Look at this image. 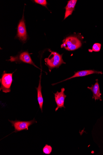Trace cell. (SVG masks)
I'll return each instance as SVG.
<instances>
[{"label": "cell", "instance_id": "6da1fadb", "mask_svg": "<svg viewBox=\"0 0 103 155\" xmlns=\"http://www.w3.org/2000/svg\"><path fill=\"white\" fill-rule=\"evenodd\" d=\"M51 54L48 58L45 59V64L48 67L50 71L54 68H58L62 64H65L62 58L63 54L50 51Z\"/></svg>", "mask_w": 103, "mask_h": 155}, {"label": "cell", "instance_id": "7a4b0ae2", "mask_svg": "<svg viewBox=\"0 0 103 155\" xmlns=\"http://www.w3.org/2000/svg\"><path fill=\"white\" fill-rule=\"evenodd\" d=\"M81 46V42L77 37L69 36L63 41L61 48L68 51H73L80 48Z\"/></svg>", "mask_w": 103, "mask_h": 155}, {"label": "cell", "instance_id": "3957f363", "mask_svg": "<svg viewBox=\"0 0 103 155\" xmlns=\"http://www.w3.org/2000/svg\"><path fill=\"white\" fill-rule=\"evenodd\" d=\"M12 73H7L5 71L3 73L0 79L1 86L0 90L5 93L11 92V88L13 81Z\"/></svg>", "mask_w": 103, "mask_h": 155}, {"label": "cell", "instance_id": "277c9868", "mask_svg": "<svg viewBox=\"0 0 103 155\" xmlns=\"http://www.w3.org/2000/svg\"><path fill=\"white\" fill-rule=\"evenodd\" d=\"M14 127V131L13 133H17L23 130H27L28 128L33 124L37 123L34 118L33 120L28 121H21L16 120L13 121L8 120Z\"/></svg>", "mask_w": 103, "mask_h": 155}, {"label": "cell", "instance_id": "5b68a950", "mask_svg": "<svg viewBox=\"0 0 103 155\" xmlns=\"http://www.w3.org/2000/svg\"><path fill=\"white\" fill-rule=\"evenodd\" d=\"M8 61L11 62L20 61L25 63L32 64L35 67L39 68L34 63L31 57L30 54L27 51L23 52L21 53L19 55L16 56V57L11 56L10 59Z\"/></svg>", "mask_w": 103, "mask_h": 155}, {"label": "cell", "instance_id": "8992f818", "mask_svg": "<svg viewBox=\"0 0 103 155\" xmlns=\"http://www.w3.org/2000/svg\"><path fill=\"white\" fill-rule=\"evenodd\" d=\"M65 91V88H63L61 89V92L57 91L56 93H54L55 101L57 106L55 109L56 111L59 108H62L63 107L66 108L64 106V102L67 96L64 93Z\"/></svg>", "mask_w": 103, "mask_h": 155}, {"label": "cell", "instance_id": "52a82bcc", "mask_svg": "<svg viewBox=\"0 0 103 155\" xmlns=\"http://www.w3.org/2000/svg\"><path fill=\"white\" fill-rule=\"evenodd\" d=\"M17 37L22 41L24 42L27 39V33L24 22V15L20 20L18 28Z\"/></svg>", "mask_w": 103, "mask_h": 155}, {"label": "cell", "instance_id": "ba28073f", "mask_svg": "<svg viewBox=\"0 0 103 155\" xmlns=\"http://www.w3.org/2000/svg\"><path fill=\"white\" fill-rule=\"evenodd\" d=\"M93 74H102V73L101 71H97L95 70H82V71H79L75 73V74L72 77L66 79L64 80L60 81L59 82V83L61 82L73 78L84 77Z\"/></svg>", "mask_w": 103, "mask_h": 155}, {"label": "cell", "instance_id": "9c48e42d", "mask_svg": "<svg viewBox=\"0 0 103 155\" xmlns=\"http://www.w3.org/2000/svg\"><path fill=\"white\" fill-rule=\"evenodd\" d=\"M96 82L94 85H92L91 87H88V89L90 90L93 94L92 98L94 99L96 101L99 100L101 101V94L100 92L99 84L98 83V80H96Z\"/></svg>", "mask_w": 103, "mask_h": 155}, {"label": "cell", "instance_id": "30bf717a", "mask_svg": "<svg viewBox=\"0 0 103 155\" xmlns=\"http://www.w3.org/2000/svg\"><path fill=\"white\" fill-rule=\"evenodd\" d=\"M77 0H70L68 2L65 8L66 12L64 20L72 15L77 2Z\"/></svg>", "mask_w": 103, "mask_h": 155}, {"label": "cell", "instance_id": "8fae6325", "mask_svg": "<svg viewBox=\"0 0 103 155\" xmlns=\"http://www.w3.org/2000/svg\"><path fill=\"white\" fill-rule=\"evenodd\" d=\"M41 74L40 76V80L38 87L36 88V89L37 91L38 102L40 108L41 109V112H42L43 100L42 94V87L41 84Z\"/></svg>", "mask_w": 103, "mask_h": 155}, {"label": "cell", "instance_id": "7c38bea8", "mask_svg": "<svg viewBox=\"0 0 103 155\" xmlns=\"http://www.w3.org/2000/svg\"><path fill=\"white\" fill-rule=\"evenodd\" d=\"M52 151V148L51 146L46 144L43 149V153L47 155L50 154Z\"/></svg>", "mask_w": 103, "mask_h": 155}, {"label": "cell", "instance_id": "4fadbf2b", "mask_svg": "<svg viewBox=\"0 0 103 155\" xmlns=\"http://www.w3.org/2000/svg\"><path fill=\"white\" fill-rule=\"evenodd\" d=\"M101 44L100 43H95L94 44L92 47V51L99 52L100 51Z\"/></svg>", "mask_w": 103, "mask_h": 155}, {"label": "cell", "instance_id": "5bb4252c", "mask_svg": "<svg viewBox=\"0 0 103 155\" xmlns=\"http://www.w3.org/2000/svg\"><path fill=\"white\" fill-rule=\"evenodd\" d=\"M34 2L37 4L47 7V2L46 0H35Z\"/></svg>", "mask_w": 103, "mask_h": 155}]
</instances>
